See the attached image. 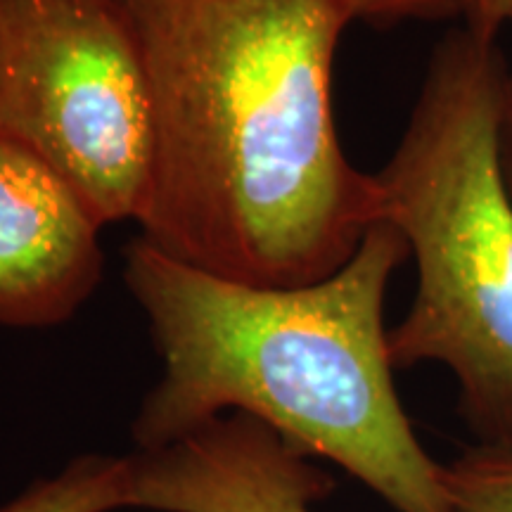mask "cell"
I'll return each mask as SVG.
<instances>
[{
    "label": "cell",
    "instance_id": "cell-7",
    "mask_svg": "<svg viewBox=\"0 0 512 512\" xmlns=\"http://www.w3.org/2000/svg\"><path fill=\"white\" fill-rule=\"evenodd\" d=\"M126 508V456L74 458L53 477L36 479L0 512H114Z\"/></svg>",
    "mask_w": 512,
    "mask_h": 512
},
{
    "label": "cell",
    "instance_id": "cell-11",
    "mask_svg": "<svg viewBox=\"0 0 512 512\" xmlns=\"http://www.w3.org/2000/svg\"><path fill=\"white\" fill-rule=\"evenodd\" d=\"M498 166H501L503 185L512 202V72H508V79H505L501 121H498Z\"/></svg>",
    "mask_w": 512,
    "mask_h": 512
},
{
    "label": "cell",
    "instance_id": "cell-1",
    "mask_svg": "<svg viewBox=\"0 0 512 512\" xmlns=\"http://www.w3.org/2000/svg\"><path fill=\"white\" fill-rule=\"evenodd\" d=\"M143 60L152 185L138 226L185 264L252 285L337 273L380 223L344 155L332 67L342 0H112Z\"/></svg>",
    "mask_w": 512,
    "mask_h": 512
},
{
    "label": "cell",
    "instance_id": "cell-6",
    "mask_svg": "<svg viewBox=\"0 0 512 512\" xmlns=\"http://www.w3.org/2000/svg\"><path fill=\"white\" fill-rule=\"evenodd\" d=\"M332 479L245 413L126 456V508L152 512H311Z\"/></svg>",
    "mask_w": 512,
    "mask_h": 512
},
{
    "label": "cell",
    "instance_id": "cell-2",
    "mask_svg": "<svg viewBox=\"0 0 512 512\" xmlns=\"http://www.w3.org/2000/svg\"><path fill=\"white\" fill-rule=\"evenodd\" d=\"M411 256L375 223L337 273L271 287L223 278L147 242L124 283L150 323L162 377L131 425L138 451L245 413L306 456L328 458L399 512H456L394 387L384 294Z\"/></svg>",
    "mask_w": 512,
    "mask_h": 512
},
{
    "label": "cell",
    "instance_id": "cell-10",
    "mask_svg": "<svg viewBox=\"0 0 512 512\" xmlns=\"http://www.w3.org/2000/svg\"><path fill=\"white\" fill-rule=\"evenodd\" d=\"M512 24V0H470L465 27L486 41H496L498 31Z\"/></svg>",
    "mask_w": 512,
    "mask_h": 512
},
{
    "label": "cell",
    "instance_id": "cell-5",
    "mask_svg": "<svg viewBox=\"0 0 512 512\" xmlns=\"http://www.w3.org/2000/svg\"><path fill=\"white\" fill-rule=\"evenodd\" d=\"M102 226L55 169L0 136V328H55L102 280Z\"/></svg>",
    "mask_w": 512,
    "mask_h": 512
},
{
    "label": "cell",
    "instance_id": "cell-8",
    "mask_svg": "<svg viewBox=\"0 0 512 512\" xmlns=\"http://www.w3.org/2000/svg\"><path fill=\"white\" fill-rule=\"evenodd\" d=\"M456 512H512V448L479 446L441 470Z\"/></svg>",
    "mask_w": 512,
    "mask_h": 512
},
{
    "label": "cell",
    "instance_id": "cell-4",
    "mask_svg": "<svg viewBox=\"0 0 512 512\" xmlns=\"http://www.w3.org/2000/svg\"><path fill=\"white\" fill-rule=\"evenodd\" d=\"M0 136L55 169L102 228L140 221L150 95L112 0H0Z\"/></svg>",
    "mask_w": 512,
    "mask_h": 512
},
{
    "label": "cell",
    "instance_id": "cell-3",
    "mask_svg": "<svg viewBox=\"0 0 512 512\" xmlns=\"http://www.w3.org/2000/svg\"><path fill=\"white\" fill-rule=\"evenodd\" d=\"M508 64L470 29L434 48L406 131L375 174L380 221L418 268L389 330L394 368L444 363L482 446L512 448V202L498 166Z\"/></svg>",
    "mask_w": 512,
    "mask_h": 512
},
{
    "label": "cell",
    "instance_id": "cell-9",
    "mask_svg": "<svg viewBox=\"0 0 512 512\" xmlns=\"http://www.w3.org/2000/svg\"><path fill=\"white\" fill-rule=\"evenodd\" d=\"M351 22L392 29L403 22H444L467 15L470 0H342Z\"/></svg>",
    "mask_w": 512,
    "mask_h": 512
}]
</instances>
